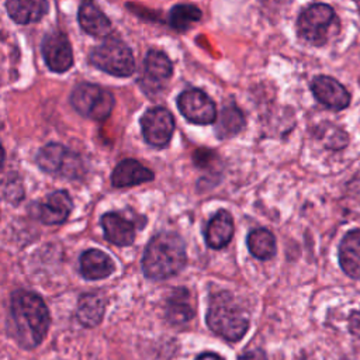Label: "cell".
<instances>
[{
    "mask_svg": "<svg viewBox=\"0 0 360 360\" xmlns=\"http://www.w3.org/2000/svg\"><path fill=\"white\" fill-rule=\"evenodd\" d=\"M173 73V65L170 59L158 49H150L143 60L142 84L145 89H159L160 84L167 80Z\"/></svg>",
    "mask_w": 360,
    "mask_h": 360,
    "instance_id": "cell-12",
    "label": "cell"
},
{
    "mask_svg": "<svg viewBox=\"0 0 360 360\" xmlns=\"http://www.w3.org/2000/svg\"><path fill=\"white\" fill-rule=\"evenodd\" d=\"M238 360H267V357H266V353L263 350L255 349V350H250V352L245 353Z\"/></svg>",
    "mask_w": 360,
    "mask_h": 360,
    "instance_id": "cell-27",
    "label": "cell"
},
{
    "mask_svg": "<svg viewBox=\"0 0 360 360\" xmlns=\"http://www.w3.org/2000/svg\"><path fill=\"white\" fill-rule=\"evenodd\" d=\"M188 292L184 288H179L173 291L172 297L167 300L166 305V316L173 323L187 322L194 316V311L187 301Z\"/></svg>",
    "mask_w": 360,
    "mask_h": 360,
    "instance_id": "cell-24",
    "label": "cell"
},
{
    "mask_svg": "<svg viewBox=\"0 0 360 360\" xmlns=\"http://www.w3.org/2000/svg\"><path fill=\"white\" fill-rule=\"evenodd\" d=\"M4 160H6V152H4V148H3L1 143H0V172H1V169H3Z\"/></svg>",
    "mask_w": 360,
    "mask_h": 360,
    "instance_id": "cell-29",
    "label": "cell"
},
{
    "mask_svg": "<svg viewBox=\"0 0 360 360\" xmlns=\"http://www.w3.org/2000/svg\"><path fill=\"white\" fill-rule=\"evenodd\" d=\"M73 202L70 195L65 190H58L51 193L44 202L39 204L38 215L39 219L46 225H58L68 219Z\"/></svg>",
    "mask_w": 360,
    "mask_h": 360,
    "instance_id": "cell-14",
    "label": "cell"
},
{
    "mask_svg": "<svg viewBox=\"0 0 360 360\" xmlns=\"http://www.w3.org/2000/svg\"><path fill=\"white\" fill-rule=\"evenodd\" d=\"M70 104L80 115L103 121L112 111L114 96L98 84L80 83L70 94Z\"/></svg>",
    "mask_w": 360,
    "mask_h": 360,
    "instance_id": "cell-6",
    "label": "cell"
},
{
    "mask_svg": "<svg viewBox=\"0 0 360 360\" xmlns=\"http://www.w3.org/2000/svg\"><path fill=\"white\" fill-rule=\"evenodd\" d=\"M80 274L87 280H100L114 271L112 259L98 249L84 250L80 256Z\"/></svg>",
    "mask_w": 360,
    "mask_h": 360,
    "instance_id": "cell-18",
    "label": "cell"
},
{
    "mask_svg": "<svg viewBox=\"0 0 360 360\" xmlns=\"http://www.w3.org/2000/svg\"><path fill=\"white\" fill-rule=\"evenodd\" d=\"M35 160L42 172L51 174L63 172L66 176H70L73 167L79 170V158L63 145L56 142H51L42 146L38 150Z\"/></svg>",
    "mask_w": 360,
    "mask_h": 360,
    "instance_id": "cell-10",
    "label": "cell"
},
{
    "mask_svg": "<svg viewBox=\"0 0 360 360\" xmlns=\"http://www.w3.org/2000/svg\"><path fill=\"white\" fill-rule=\"evenodd\" d=\"M339 28L335 10L323 3H314L304 8L297 18L298 35L308 44L321 46Z\"/></svg>",
    "mask_w": 360,
    "mask_h": 360,
    "instance_id": "cell-4",
    "label": "cell"
},
{
    "mask_svg": "<svg viewBox=\"0 0 360 360\" xmlns=\"http://www.w3.org/2000/svg\"><path fill=\"white\" fill-rule=\"evenodd\" d=\"M101 226L104 238L117 246H128L135 239L134 224L118 212L104 214L101 217Z\"/></svg>",
    "mask_w": 360,
    "mask_h": 360,
    "instance_id": "cell-15",
    "label": "cell"
},
{
    "mask_svg": "<svg viewBox=\"0 0 360 360\" xmlns=\"http://www.w3.org/2000/svg\"><path fill=\"white\" fill-rule=\"evenodd\" d=\"M339 263L352 278H360V229L349 231L339 245Z\"/></svg>",
    "mask_w": 360,
    "mask_h": 360,
    "instance_id": "cell-17",
    "label": "cell"
},
{
    "mask_svg": "<svg viewBox=\"0 0 360 360\" xmlns=\"http://www.w3.org/2000/svg\"><path fill=\"white\" fill-rule=\"evenodd\" d=\"M243 125H245L243 112L235 104H228L219 112L215 131L218 138L226 139V138L235 136L243 128Z\"/></svg>",
    "mask_w": 360,
    "mask_h": 360,
    "instance_id": "cell-22",
    "label": "cell"
},
{
    "mask_svg": "<svg viewBox=\"0 0 360 360\" xmlns=\"http://www.w3.org/2000/svg\"><path fill=\"white\" fill-rule=\"evenodd\" d=\"M186 245L180 235L163 231L156 233L145 248L142 270L148 278L163 280L176 276L186 266Z\"/></svg>",
    "mask_w": 360,
    "mask_h": 360,
    "instance_id": "cell-2",
    "label": "cell"
},
{
    "mask_svg": "<svg viewBox=\"0 0 360 360\" xmlns=\"http://www.w3.org/2000/svg\"><path fill=\"white\" fill-rule=\"evenodd\" d=\"M177 108L181 115L198 125L212 124L217 120V110L214 101L202 90H184L177 97Z\"/></svg>",
    "mask_w": 360,
    "mask_h": 360,
    "instance_id": "cell-8",
    "label": "cell"
},
{
    "mask_svg": "<svg viewBox=\"0 0 360 360\" xmlns=\"http://www.w3.org/2000/svg\"><path fill=\"white\" fill-rule=\"evenodd\" d=\"M248 249L260 260L271 259L276 253V239L273 233L264 228L255 229L248 235Z\"/></svg>",
    "mask_w": 360,
    "mask_h": 360,
    "instance_id": "cell-23",
    "label": "cell"
},
{
    "mask_svg": "<svg viewBox=\"0 0 360 360\" xmlns=\"http://www.w3.org/2000/svg\"><path fill=\"white\" fill-rule=\"evenodd\" d=\"M77 20L82 30L93 37H108L111 32V22L94 0H82L77 11Z\"/></svg>",
    "mask_w": 360,
    "mask_h": 360,
    "instance_id": "cell-13",
    "label": "cell"
},
{
    "mask_svg": "<svg viewBox=\"0 0 360 360\" xmlns=\"http://www.w3.org/2000/svg\"><path fill=\"white\" fill-rule=\"evenodd\" d=\"M6 8L17 24H30L45 15L48 4L46 0H6Z\"/></svg>",
    "mask_w": 360,
    "mask_h": 360,
    "instance_id": "cell-20",
    "label": "cell"
},
{
    "mask_svg": "<svg viewBox=\"0 0 360 360\" xmlns=\"http://www.w3.org/2000/svg\"><path fill=\"white\" fill-rule=\"evenodd\" d=\"M89 62L97 69L117 76L127 77L135 70V60L131 48L121 39L108 37L94 46L89 55Z\"/></svg>",
    "mask_w": 360,
    "mask_h": 360,
    "instance_id": "cell-5",
    "label": "cell"
},
{
    "mask_svg": "<svg viewBox=\"0 0 360 360\" xmlns=\"http://www.w3.org/2000/svg\"><path fill=\"white\" fill-rule=\"evenodd\" d=\"M207 325L212 332L229 342L240 340L249 328V321L229 292L212 294L207 311Z\"/></svg>",
    "mask_w": 360,
    "mask_h": 360,
    "instance_id": "cell-3",
    "label": "cell"
},
{
    "mask_svg": "<svg viewBox=\"0 0 360 360\" xmlns=\"http://www.w3.org/2000/svg\"><path fill=\"white\" fill-rule=\"evenodd\" d=\"M105 308V301L101 294L86 292L82 294L77 301V319L86 328H93L98 325L103 319Z\"/></svg>",
    "mask_w": 360,
    "mask_h": 360,
    "instance_id": "cell-21",
    "label": "cell"
},
{
    "mask_svg": "<svg viewBox=\"0 0 360 360\" xmlns=\"http://www.w3.org/2000/svg\"><path fill=\"white\" fill-rule=\"evenodd\" d=\"M311 90L321 104L332 110H343L350 103V94L346 87L330 76L322 75L314 77L311 82Z\"/></svg>",
    "mask_w": 360,
    "mask_h": 360,
    "instance_id": "cell-11",
    "label": "cell"
},
{
    "mask_svg": "<svg viewBox=\"0 0 360 360\" xmlns=\"http://www.w3.org/2000/svg\"><path fill=\"white\" fill-rule=\"evenodd\" d=\"M200 18L201 10L194 4H176L169 13V24L179 32L188 30Z\"/></svg>",
    "mask_w": 360,
    "mask_h": 360,
    "instance_id": "cell-25",
    "label": "cell"
},
{
    "mask_svg": "<svg viewBox=\"0 0 360 360\" xmlns=\"http://www.w3.org/2000/svg\"><path fill=\"white\" fill-rule=\"evenodd\" d=\"M42 55L46 66L56 73H63L73 65L72 45L62 31H53L45 35L42 39Z\"/></svg>",
    "mask_w": 360,
    "mask_h": 360,
    "instance_id": "cell-9",
    "label": "cell"
},
{
    "mask_svg": "<svg viewBox=\"0 0 360 360\" xmlns=\"http://www.w3.org/2000/svg\"><path fill=\"white\" fill-rule=\"evenodd\" d=\"M10 312L21 346H38L49 328L51 316L42 298L27 290H15L10 300Z\"/></svg>",
    "mask_w": 360,
    "mask_h": 360,
    "instance_id": "cell-1",
    "label": "cell"
},
{
    "mask_svg": "<svg viewBox=\"0 0 360 360\" xmlns=\"http://www.w3.org/2000/svg\"><path fill=\"white\" fill-rule=\"evenodd\" d=\"M233 236V221L228 211H218L208 222L205 229V242L212 249L225 248Z\"/></svg>",
    "mask_w": 360,
    "mask_h": 360,
    "instance_id": "cell-19",
    "label": "cell"
},
{
    "mask_svg": "<svg viewBox=\"0 0 360 360\" xmlns=\"http://www.w3.org/2000/svg\"><path fill=\"white\" fill-rule=\"evenodd\" d=\"M143 139L153 148H165L174 131V118L167 108L152 107L141 117Z\"/></svg>",
    "mask_w": 360,
    "mask_h": 360,
    "instance_id": "cell-7",
    "label": "cell"
},
{
    "mask_svg": "<svg viewBox=\"0 0 360 360\" xmlns=\"http://www.w3.org/2000/svg\"><path fill=\"white\" fill-rule=\"evenodd\" d=\"M349 329L353 335L360 336V311H356L349 318Z\"/></svg>",
    "mask_w": 360,
    "mask_h": 360,
    "instance_id": "cell-26",
    "label": "cell"
},
{
    "mask_svg": "<svg viewBox=\"0 0 360 360\" xmlns=\"http://www.w3.org/2000/svg\"><path fill=\"white\" fill-rule=\"evenodd\" d=\"M195 360H224L221 356H218L217 353H201Z\"/></svg>",
    "mask_w": 360,
    "mask_h": 360,
    "instance_id": "cell-28",
    "label": "cell"
},
{
    "mask_svg": "<svg viewBox=\"0 0 360 360\" xmlns=\"http://www.w3.org/2000/svg\"><path fill=\"white\" fill-rule=\"evenodd\" d=\"M153 180V172L135 159L121 160L111 174L114 187H131Z\"/></svg>",
    "mask_w": 360,
    "mask_h": 360,
    "instance_id": "cell-16",
    "label": "cell"
}]
</instances>
